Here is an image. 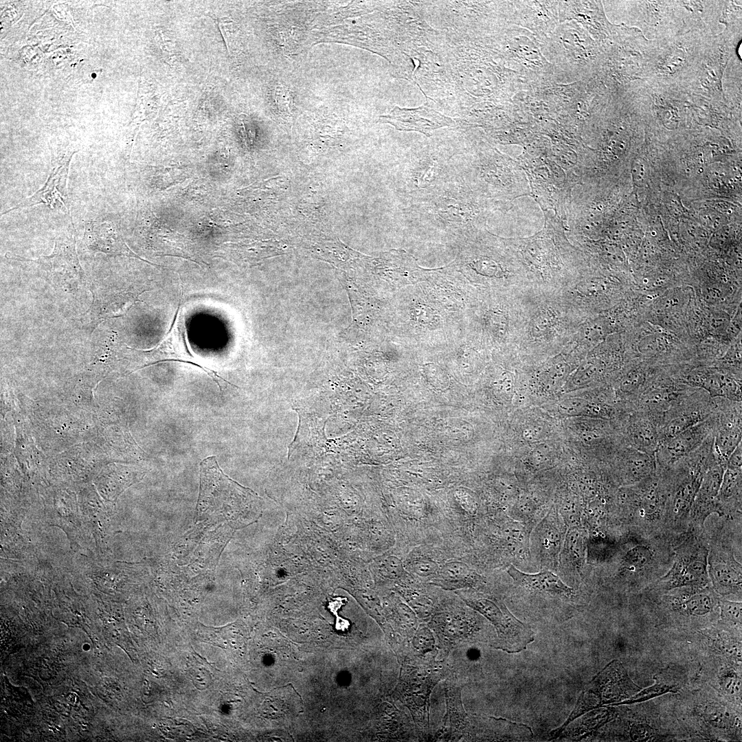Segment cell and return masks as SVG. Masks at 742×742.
Listing matches in <instances>:
<instances>
[{
  "mask_svg": "<svg viewBox=\"0 0 742 742\" xmlns=\"http://www.w3.org/2000/svg\"><path fill=\"white\" fill-rule=\"evenodd\" d=\"M388 313L390 338L413 349L440 351L465 331L464 313L427 281L394 294Z\"/></svg>",
  "mask_w": 742,
  "mask_h": 742,
  "instance_id": "6da1fadb",
  "label": "cell"
},
{
  "mask_svg": "<svg viewBox=\"0 0 742 742\" xmlns=\"http://www.w3.org/2000/svg\"><path fill=\"white\" fill-rule=\"evenodd\" d=\"M514 293L507 290L482 292L465 311V331L487 348L502 347L517 341L522 315L518 318Z\"/></svg>",
  "mask_w": 742,
  "mask_h": 742,
  "instance_id": "7a4b0ae2",
  "label": "cell"
},
{
  "mask_svg": "<svg viewBox=\"0 0 742 742\" xmlns=\"http://www.w3.org/2000/svg\"><path fill=\"white\" fill-rule=\"evenodd\" d=\"M200 490L196 506V517L215 521L232 522L241 527L238 517L255 505L258 496L227 477L221 469L214 456L201 462Z\"/></svg>",
  "mask_w": 742,
  "mask_h": 742,
  "instance_id": "3957f363",
  "label": "cell"
},
{
  "mask_svg": "<svg viewBox=\"0 0 742 742\" xmlns=\"http://www.w3.org/2000/svg\"><path fill=\"white\" fill-rule=\"evenodd\" d=\"M660 595V609L670 625L704 629L718 621L719 596L711 585L675 588Z\"/></svg>",
  "mask_w": 742,
  "mask_h": 742,
  "instance_id": "277c9868",
  "label": "cell"
},
{
  "mask_svg": "<svg viewBox=\"0 0 742 742\" xmlns=\"http://www.w3.org/2000/svg\"><path fill=\"white\" fill-rule=\"evenodd\" d=\"M641 690L629 677L618 660H614L600 671L584 688L574 709L558 730V736L576 718L594 708L616 706Z\"/></svg>",
  "mask_w": 742,
  "mask_h": 742,
  "instance_id": "5b68a950",
  "label": "cell"
},
{
  "mask_svg": "<svg viewBox=\"0 0 742 742\" xmlns=\"http://www.w3.org/2000/svg\"><path fill=\"white\" fill-rule=\"evenodd\" d=\"M709 546L702 538L688 537L677 546L667 572L651 587L655 594L683 587L710 585L707 570Z\"/></svg>",
  "mask_w": 742,
  "mask_h": 742,
  "instance_id": "8992f818",
  "label": "cell"
},
{
  "mask_svg": "<svg viewBox=\"0 0 742 742\" xmlns=\"http://www.w3.org/2000/svg\"><path fill=\"white\" fill-rule=\"evenodd\" d=\"M466 602L495 626L499 639L498 647L504 651L520 652L534 641L533 631L516 618L503 603L484 597L468 598Z\"/></svg>",
  "mask_w": 742,
  "mask_h": 742,
  "instance_id": "52a82bcc",
  "label": "cell"
},
{
  "mask_svg": "<svg viewBox=\"0 0 742 742\" xmlns=\"http://www.w3.org/2000/svg\"><path fill=\"white\" fill-rule=\"evenodd\" d=\"M712 411V398L704 390L695 388L664 416L659 427V445L705 420Z\"/></svg>",
  "mask_w": 742,
  "mask_h": 742,
  "instance_id": "ba28073f",
  "label": "cell"
},
{
  "mask_svg": "<svg viewBox=\"0 0 742 742\" xmlns=\"http://www.w3.org/2000/svg\"><path fill=\"white\" fill-rule=\"evenodd\" d=\"M565 306L556 300L540 304L535 313L522 315L519 341H562L572 332V322L567 317Z\"/></svg>",
  "mask_w": 742,
  "mask_h": 742,
  "instance_id": "9c48e42d",
  "label": "cell"
},
{
  "mask_svg": "<svg viewBox=\"0 0 742 742\" xmlns=\"http://www.w3.org/2000/svg\"><path fill=\"white\" fill-rule=\"evenodd\" d=\"M679 382L706 391L710 397L742 401L741 372L711 366H690L677 374Z\"/></svg>",
  "mask_w": 742,
  "mask_h": 742,
  "instance_id": "30bf717a",
  "label": "cell"
},
{
  "mask_svg": "<svg viewBox=\"0 0 742 742\" xmlns=\"http://www.w3.org/2000/svg\"><path fill=\"white\" fill-rule=\"evenodd\" d=\"M707 570L710 585L719 597L741 598V564L731 548L715 543L709 546Z\"/></svg>",
  "mask_w": 742,
  "mask_h": 742,
  "instance_id": "8fae6325",
  "label": "cell"
},
{
  "mask_svg": "<svg viewBox=\"0 0 742 742\" xmlns=\"http://www.w3.org/2000/svg\"><path fill=\"white\" fill-rule=\"evenodd\" d=\"M565 532L554 509L536 526L530 535V550L544 570H554L559 564Z\"/></svg>",
  "mask_w": 742,
  "mask_h": 742,
  "instance_id": "7c38bea8",
  "label": "cell"
},
{
  "mask_svg": "<svg viewBox=\"0 0 742 742\" xmlns=\"http://www.w3.org/2000/svg\"><path fill=\"white\" fill-rule=\"evenodd\" d=\"M426 102L417 108L407 109L395 106L387 115H381L379 121L389 123L396 129L405 131H418L427 137L437 128L452 126L454 121L431 107L429 98L424 93Z\"/></svg>",
  "mask_w": 742,
  "mask_h": 742,
  "instance_id": "4fadbf2b",
  "label": "cell"
},
{
  "mask_svg": "<svg viewBox=\"0 0 742 742\" xmlns=\"http://www.w3.org/2000/svg\"><path fill=\"white\" fill-rule=\"evenodd\" d=\"M715 424L716 418L712 412L705 420L660 445L655 453L657 466H671L696 450L713 433Z\"/></svg>",
  "mask_w": 742,
  "mask_h": 742,
  "instance_id": "5bb4252c",
  "label": "cell"
},
{
  "mask_svg": "<svg viewBox=\"0 0 742 742\" xmlns=\"http://www.w3.org/2000/svg\"><path fill=\"white\" fill-rule=\"evenodd\" d=\"M623 443L635 449L655 456L659 446V425L651 415L642 411H631L620 418Z\"/></svg>",
  "mask_w": 742,
  "mask_h": 742,
  "instance_id": "9a60e30c",
  "label": "cell"
},
{
  "mask_svg": "<svg viewBox=\"0 0 742 742\" xmlns=\"http://www.w3.org/2000/svg\"><path fill=\"white\" fill-rule=\"evenodd\" d=\"M703 700L695 703L693 708L699 728L723 734H732L741 729V713L728 705L732 703L723 697H704Z\"/></svg>",
  "mask_w": 742,
  "mask_h": 742,
  "instance_id": "2e32d148",
  "label": "cell"
},
{
  "mask_svg": "<svg viewBox=\"0 0 742 742\" xmlns=\"http://www.w3.org/2000/svg\"><path fill=\"white\" fill-rule=\"evenodd\" d=\"M73 154L63 158L60 163L52 169L47 181L38 190L15 207L2 212L1 216L15 210L32 207L38 204H45L51 208H54V206L58 202H60L64 205L71 217L67 191V181L69 163Z\"/></svg>",
  "mask_w": 742,
  "mask_h": 742,
  "instance_id": "e0dca14e",
  "label": "cell"
},
{
  "mask_svg": "<svg viewBox=\"0 0 742 742\" xmlns=\"http://www.w3.org/2000/svg\"><path fill=\"white\" fill-rule=\"evenodd\" d=\"M618 458V472L622 486L636 484L657 471L655 456H651L622 444Z\"/></svg>",
  "mask_w": 742,
  "mask_h": 742,
  "instance_id": "ac0fdd59",
  "label": "cell"
},
{
  "mask_svg": "<svg viewBox=\"0 0 742 742\" xmlns=\"http://www.w3.org/2000/svg\"><path fill=\"white\" fill-rule=\"evenodd\" d=\"M85 225L84 240L90 249L105 254H129L130 256L137 257L123 242L113 223L89 221Z\"/></svg>",
  "mask_w": 742,
  "mask_h": 742,
  "instance_id": "d6986e66",
  "label": "cell"
},
{
  "mask_svg": "<svg viewBox=\"0 0 742 742\" xmlns=\"http://www.w3.org/2000/svg\"><path fill=\"white\" fill-rule=\"evenodd\" d=\"M657 559V550L651 543L635 539L622 556L620 570L628 578L636 582L652 574Z\"/></svg>",
  "mask_w": 742,
  "mask_h": 742,
  "instance_id": "ffe728a7",
  "label": "cell"
},
{
  "mask_svg": "<svg viewBox=\"0 0 742 742\" xmlns=\"http://www.w3.org/2000/svg\"><path fill=\"white\" fill-rule=\"evenodd\" d=\"M509 576L519 586L530 591L543 592L570 598L575 594L572 587L566 585L551 570H543L535 574L526 573L511 565L507 570Z\"/></svg>",
  "mask_w": 742,
  "mask_h": 742,
  "instance_id": "44dd1931",
  "label": "cell"
},
{
  "mask_svg": "<svg viewBox=\"0 0 742 742\" xmlns=\"http://www.w3.org/2000/svg\"><path fill=\"white\" fill-rule=\"evenodd\" d=\"M74 230L73 227L71 232L64 233L56 238L54 249L51 255L35 260H27L35 262L47 269H65L81 275L82 270L76 251Z\"/></svg>",
  "mask_w": 742,
  "mask_h": 742,
  "instance_id": "7402d4cb",
  "label": "cell"
},
{
  "mask_svg": "<svg viewBox=\"0 0 742 742\" xmlns=\"http://www.w3.org/2000/svg\"><path fill=\"white\" fill-rule=\"evenodd\" d=\"M655 683L643 690H640L629 699L618 703L616 706L633 704L648 701L651 699L666 693H675L684 688V675L673 668H667L654 676Z\"/></svg>",
  "mask_w": 742,
  "mask_h": 742,
  "instance_id": "603a6c76",
  "label": "cell"
},
{
  "mask_svg": "<svg viewBox=\"0 0 742 742\" xmlns=\"http://www.w3.org/2000/svg\"><path fill=\"white\" fill-rule=\"evenodd\" d=\"M742 469L726 468L724 471L717 500L723 516L741 514Z\"/></svg>",
  "mask_w": 742,
  "mask_h": 742,
  "instance_id": "cb8c5ba5",
  "label": "cell"
},
{
  "mask_svg": "<svg viewBox=\"0 0 742 742\" xmlns=\"http://www.w3.org/2000/svg\"><path fill=\"white\" fill-rule=\"evenodd\" d=\"M739 666L728 662H722L719 666L713 686L719 695L726 701L741 706V677Z\"/></svg>",
  "mask_w": 742,
  "mask_h": 742,
  "instance_id": "d4e9b609",
  "label": "cell"
},
{
  "mask_svg": "<svg viewBox=\"0 0 742 742\" xmlns=\"http://www.w3.org/2000/svg\"><path fill=\"white\" fill-rule=\"evenodd\" d=\"M585 547L584 532L577 528L569 529L565 536L560 561L563 560L574 570H580L585 560Z\"/></svg>",
  "mask_w": 742,
  "mask_h": 742,
  "instance_id": "484cf974",
  "label": "cell"
},
{
  "mask_svg": "<svg viewBox=\"0 0 742 742\" xmlns=\"http://www.w3.org/2000/svg\"><path fill=\"white\" fill-rule=\"evenodd\" d=\"M719 616L717 622L722 627L741 635L742 603L719 597Z\"/></svg>",
  "mask_w": 742,
  "mask_h": 742,
  "instance_id": "4316f807",
  "label": "cell"
},
{
  "mask_svg": "<svg viewBox=\"0 0 742 742\" xmlns=\"http://www.w3.org/2000/svg\"><path fill=\"white\" fill-rule=\"evenodd\" d=\"M420 370L424 381L433 389L444 391L450 387L451 376L440 363L434 361L423 362Z\"/></svg>",
  "mask_w": 742,
  "mask_h": 742,
  "instance_id": "83f0119b",
  "label": "cell"
},
{
  "mask_svg": "<svg viewBox=\"0 0 742 742\" xmlns=\"http://www.w3.org/2000/svg\"><path fill=\"white\" fill-rule=\"evenodd\" d=\"M444 579L448 581H463L469 583L475 582L479 578L466 565L460 562H451L445 564L440 570Z\"/></svg>",
  "mask_w": 742,
  "mask_h": 742,
  "instance_id": "f1b7e54d",
  "label": "cell"
},
{
  "mask_svg": "<svg viewBox=\"0 0 742 742\" xmlns=\"http://www.w3.org/2000/svg\"><path fill=\"white\" fill-rule=\"evenodd\" d=\"M657 729L647 723L638 721L630 726L629 736L633 741H653L657 739Z\"/></svg>",
  "mask_w": 742,
  "mask_h": 742,
  "instance_id": "f546056e",
  "label": "cell"
},
{
  "mask_svg": "<svg viewBox=\"0 0 742 742\" xmlns=\"http://www.w3.org/2000/svg\"><path fill=\"white\" fill-rule=\"evenodd\" d=\"M589 400L574 398L563 401L559 405L561 413L567 415L587 416Z\"/></svg>",
  "mask_w": 742,
  "mask_h": 742,
  "instance_id": "4dcf8cb0",
  "label": "cell"
},
{
  "mask_svg": "<svg viewBox=\"0 0 742 742\" xmlns=\"http://www.w3.org/2000/svg\"><path fill=\"white\" fill-rule=\"evenodd\" d=\"M438 566L434 561L427 559H418L412 562L413 572L420 576H429L438 570Z\"/></svg>",
  "mask_w": 742,
  "mask_h": 742,
  "instance_id": "1f68e13d",
  "label": "cell"
},
{
  "mask_svg": "<svg viewBox=\"0 0 742 742\" xmlns=\"http://www.w3.org/2000/svg\"><path fill=\"white\" fill-rule=\"evenodd\" d=\"M741 465L742 445L741 442L729 456L726 463V468H730L732 469H742Z\"/></svg>",
  "mask_w": 742,
  "mask_h": 742,
  "instance_id": "d6a6232c",
  "label": "cell"
}]
</instances>
